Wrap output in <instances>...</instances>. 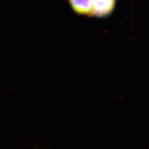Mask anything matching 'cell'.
<instances>
[{"instance_id": "2", "label": "cell", "mask_w": 149, "mask_h": 149, "mask_svg": "<svg viewBox=\"0 0 149 149\" xmlns=\"http://www.w3.org/2000/svg\"><path fill=\"white\" fill-rule=\"evenodd\" d=\"M67 3L76 15L90 17L91 0H67Z\"/></svg>"}, {"instance_id": "1", "label": "cell", "mask_w": 149, "mask_h": 149, "mask_svg": "<svg viewBox=\"0 0 149 149\" xmlns=\"http://www.w3.org/2000/svg\"><path fill=\"white\" fill-rule=\"evenodd\" d=\"M118 0H91L90 17L105 19L114 15Z\"/></svg>"}]
</instances>
